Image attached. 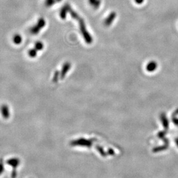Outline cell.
Listing matches in <instances>:
<instances>
[{"label":"cell","instance_id":"17","mask_svg":"<svg viewBox=\"0 0 178 178\" xmlns=\"http://www.w3.org/2000/svg\"><path fill=\"white\" fill-rule=\"evenodd\" d=\"M56 2V0H45V5L47 7H52Z\"/></svg>","mask_w":178,"mask_h":178},{"label":"cell","instance_id":"15","mask_svg":"<svg viewBox=\"0 0 178 178\" xmlns=\"http://www.w3.org/2000/svg\"><path fill=\"white\" fill-rule=\"evenodd\" d=\"M168 148V143H165L164 145L161 146H159L156 148H155V149H154L153 151L155 152H158V151H163V150H166L167 148Z\"/></svg>","mask_w":178,"mask_h":178},{"label":"cell","instance_id":"3","mask_svg":"<svg viewBox=\"0 0 178 178\" xmlns=\"http://www.w3.org/2000/svg\"><path fill=\"white\" fill-rule=\"evenodd\" d=\"M79 24H80V28L81 30V32L83 34V36L84 37V39L86 41V43L87 44H91L93 39L90 36V35L89 34V32L87 31L86 29V26L84 24V21L82 19H80L79 21Z\"/></svg>","mask_w":178,"mask_h":178},{"label":"cell","instance_id":"14","mask_svg":"<svg viewBox=\"0 0 178 178\" xmlns=\"http://www.w3.org/2000/svg\"><path fill=\"white\" fill-rule=\"evenodd\" d=\"M44 47V44L41 42V41H38L35 44V48L37 50H42Z\"/></svg>","mask_w":178,"mask_h":178},{"label":"cell","instance_id":"2","mask_svg":"<svg viewBox=\"0 0 178 178\" xmlns=\"http://www.w3.org/2000/svg\"><path fill=\"white\" fill-rule=\"evenodd\" d=\"M46 25V21L45 19L40 18L38 20L36 25L34 26L30 29V32L33 35H37L40 31L44 28Z\"/></svg>","mask_w":178,"mask_h":178},{"label":"cell","instance_id":"11","mask_svg":"<svg viewBox=\"0 0 178 178\" xmlns=\"http://www.w3.org/2000/svg\"><path fill=\"white\" fill-rule=\"evenodd\" d=\"M89 2L95 9H98L101 5V0H89Z\"/></svg>","mask_w":178,"mask_h":178},{"label":"cell","instance_id":"20","mask_svg":"<svg viewBox=\"0 0 178 178\" xmlns=\"http://www.w3.org/2000/svg\"><path fill=\"white\" fill-rule=\"evenodd\" d=\"M172 122L178 127V118H177L176 116H172Z\"/></svg>","mask_w":178,"mask_h":178},{"label":"cell","instance_id":"5","mask_svg":"<svg viewBox=\"0 0 178 178\" xmlns=\"http://www.w3.org/2000/svg\"><path fill=\"white\" fill-rule=\"evenodd\" d=\"M0 112L5 119H8L10 117V109L7 105L4 104L1 106L0 108Z\"/></svg>","mask_w":178,"mask_h":178},{"label":"cell","instance_id":"23","mask_svg":"<svg viewBox=\"0 0 178 178\" xmlns=\"http://www.w3.org/2000/svg\"><path fill=\"white\" fill-rule=\"evenodd\" d=\"M61 0H57V1H58V2H60Z\"/></svg>","mask_w":178,"mask_h":178},{"label":"cell","instance_id":"9","mask_svg":"<svg viewBox=\"0 0 178 178\" xmlns=\"http://www.w3.org/2000/svg\"><path fill=\"white\" fill-rule=\"evenodd\" d=\"M157 66H158L157 63L156 61H151L147 64L146 66V69L148 72H153L156 71V69L157 68Z\"/></svg>","mask_w":178,"mask_h":178},{"label":"cell","instance_id":"8","mask_svg":"<svg viewBox=\"0 0 178 178\" xmlns=\"http://www.w3.org/2000/svg\"><path fill=\"white\" fill-rule=\"evenodd\" d=\"M71 10V7L68 4H66L60 10V18L63 20L66 19V14L69 12V10Z\"/></svg>","mask_w":178,"mask_h":178},{"label":"cell","instance_id":"13","mask_svg":"<svg viewBox=\"0 0 178 178\" xmlns=\"http://www.w3.org/2000/svg\"><path fill=\"white\" fill-rule=\"evenodd\" d=\"M37 50L35 48L29 50L28 52V56L31 58H35L37 55Z\"/></svg>","mask_w":178,"mask_h":178},{"label":"cell","instance_id":"7","mask_svg":"<svg viewBox=\"0 0 178 178\" xmlns=\"http://www.w3.org/2000/svg\"><path fill=\"white\" fill-rule=\"evenodd\" d=\"M116 16V14L115 12H113L109 14V15L105 19L104 21V24L106 26H109L112 24L113 21Z\"/></svg>","mask_w":178,"mask_h":178},{"label":"cell","instance_id":"1","mask_svg":"<svg viewBox=\"0 0 178 178\" xmlns=\"http://www.w3.org/2000/svg\"><path fill=\"white\" fill-rule=\"evenodd\" d=\"M7 164L11 166L13 168V170L11 174V177L12 178H16L17 176V172H16V168L19 166L20 164V160L18 157H13L10 158V159L8 160L7 161Z\"/></svg>","mask_w":178,"mask_h":178},{"label":"cell","instance_id":"19","mask_svg":"<svg viewBox=\"0 0 178 178\" xmlns=\"http://www.w3.org/2000/svg\"><path fill=\"white\" fill-rule=\"evenodd\" d=\"M4 164L2 163V161H0V175L4 172Z\"/></svg>","mask_w":178,"mask_h":178},{"label":"cell","instance_id":"16","mask_svg":"<svg viewBox=\"0 0 178 178\" xmlns=\"http://www.w3.org/2000/svg\"><path fill=\"white\" fill-rule=\"evenodd\" d=\"M59 76H60V72H59L58 71H56L55 72V74H54L53 77V79H52V81H53L54 83H56V82H58V78H59Z\"/></svg>","mask_w":178,"mask_h":178},{"label":"cell","instance_id":"6","mask_svg":"<svg viewBox=\"0 0 178 178\" xmlns=\"http://www.w3.org/2000/svg\"><path fill=\"white\" fill-rule=\"evenodd\" d=\"M70 68H71V64L69 63L66 62L63 64L62 69H61V73H60L61 79H64L65 78L66 74L68 73V72L69 71Z\"/></svg>","mask_w":178,"mask_h":178},{"label":"cell","instance_id":"4","mask_svg":"<svg viewBox=\"0 0 178 178\" xmlns=\"http://www.w3.org/2000/svg\"><path fill=\"white\" fill-rule=\"evenodd\" d=\"M71 145L72 146H81L89 148L92 146V142L91 140H87L86 139H79L78 140L72 141Z\"/></svg>","mask_w":178,"mask_h":178},{"label":"cell","instance_id":"21","mask_svg":"<svg viewBox=\"0 0 178 178\" xmlns=\"http://www.w3.org/2000/svg\"><path fill=\"white\" fill-rule=\"evenodd\" d=\"M135 3H137V4H142L143 2H144V0H134Z\"/></svg>","mask_w":178,"mask_h":178},{"label":"cell","instance_id":"10","mask_svg":"<svg viewBox=\"0 0 178 178\" xmlns=\"http://www.w3.org/2000/svg\"><path fill=\"white\" fill-rule=\"evenodd\" d=\"M161 118V121L163 127L165 130H167L169 128V121L168 120V119L165 115V113H162L160 116Z\"/></svg>","mask_w":178,"mask_h":178},{"label":"cell","instance_id":"18","mask_svg":"<svg viewBox=\"0 0 178 178\" xmlns=\"http://www.w3.org/2000/svg\"><path fill=\"white\" fill-rule=\"evenodd\" d=\"M166 132L165 131H161L158 134V137H159L160 138H162V139H165V136Z\"/></svg>","mask_w":178,"mask_h":178},{"label":"cell","instance_id":"12","mask_svg":"<svg viewBox=\"0 0 178 178\" xmlns=\"http://www.w3.org/2000/svg\"><path fill=\"white\" fill-rule=\"evenodd\" d=\"M13 43L16 45H19L22 42V37L19 34H16L13 36Z\"/></svg>","mask_w":178,"mask_h":178},{"label":"cell","instance_id":"22","mask_svg":"<svg viewBox=\"0 0 178 178\" xmlns=\"http://www.w3.org/2000/svg\"><path fill=\"white\" fill-rule=\"evenodd\" d=\"M175 143H176V144H177V145L178 146V138L175 139Z\"/></svg>","mask_w":178,"mask_h":178}]
</instances>
